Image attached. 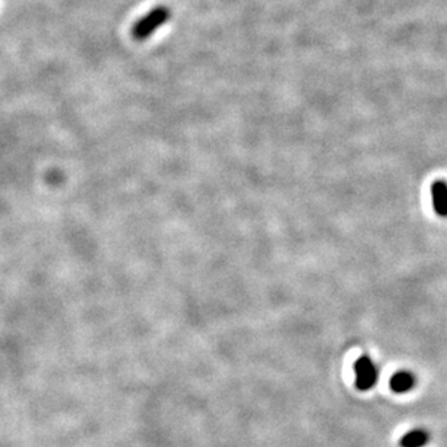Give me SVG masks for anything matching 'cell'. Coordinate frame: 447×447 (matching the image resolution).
I'll return each instance as SVG.
<instances>
[{
  "label": "cell",
  "mask_w": 447,
  "mask_h": 447,
  "mask_svg": "<svg viewBox=\"0 0 447 447\" xmlns=\"http://www.w3.org/2000/svg\"><path fill=\"white\" fill-rule=\"evenodd\" d=\"M417 378L410 371H398L392 375L390 380V388L395 394H406L414 390Z\"/></svg>",
  "instance_id": "obj_3"
},
{
  "label": "cell",
  "mask_w": 447,
  "mask_h": 447,
  "mask_svg": "<svg viewBox=\"0 0 447 447\" xmlns=\"http://www.w3.org/2000/svg\"><path fill=\"white\" fill-rule=\"evenodd\" d=\"M430 439L432 436L425 429H414L401 437L399 446L401 447H425L427 444H429Z\"/></svg>",
  "instance_id": "obj_5"
},
{
  "label": "cell",
  "mask_w": 447,
  "mask_h": 447,
  "mask_svg": "<svg viewBox=\"0 0 447 447\" xmlns=\"http://www.w3.org/2000/svg\"><path fill=\"white\" fill-rule=\"evenodd\" d=\"M356 373V388L362 392L371 391L378 383L379 371L375 362L369 356H360L355 363Z\"/></svg>",
  "instance_id": "obj_2"
},
{
  "label": "cell",
  "mask_w": 447,
  "mask_h": 447,
  "mask_svg": "<svg viewBox=\"0 0 447 447\" xmlns=\"http://www.w3.org/2000/svg\"><path fill=\"white\" fill-rule=\"evenodd\" d=\"M172 18V11L167 6H156L144 16L139 18L131 28V35L135 41L149 39L160 27L166 25Z\"/></svg>",
  "instance_id": "obj_1"
},
{
  "label": "cell",
  "mask_w": 447,
  "mask_h": 447,
  "mask_svg": "<svg viewBox=\"0 0 447 447\" xmlns=\"http://www.w3.org/2000/svg\"><path fill=\"white\" fill-rule=\"evenodd\" d=\"M433 207L439 216L447 218V183L444 180H436L432 185Z\"/></svg>",
  "instance_id": "obj_4"
}]
</instances>
